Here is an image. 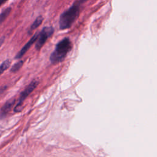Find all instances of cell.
<instances>
[{"label":"cell","instance_id":"6da1fadb","mask_svg":"<svg viewBox=\"0 0 157 157\" xmlns=\"http://www.w3.org/2000/svg\"><path fill=\"white\" fill-rule=\"evenodd\" d=\"M85 1L77 0L68 9L61 14L59 20L60 29H66L72 26L79 15L81 4Z\"/></svg>","mask_w":157,"mask_h":157},{"label":"cell","instance_id":"7a4b0ae2","mask_svg":"<svg viewBox=\"0 0 157 157\" xmlns=\"http://www.w3.org/2000/svg\"><path fill=\"white\" fill-rule=\"evenodd\" d=\"M71 42L69 38H64L60 40L56 45L54 51L50 55V62L55 64L63 61L68 52L71 50Z\"/></svg>","mask_w":157,"mask_h":157},{"label":"cell","instance_id":"3957f363","mask_svg":"<svg viewBox=\"0 0 157 157\" xmlns=\"http://www.w3.org/2000/svg\"><path fill=\"white\" fill-rule=\"evenodd\" d=\"M39 84V81L37 80L34 79L25 88V90L21 93L19 100L14 107L13 111L15 112H21L23 109V103L26 98L30 94L31 92L37 87Z\"/></svg>","mask_w":157,"mask_h":157},{"label":"cell","instance_id":"277c9868","mask_svg":"<svg viewBox=\"0 0 157 157\" xmlns=\"http://www.w3.org/2000/svg\"><path fill=\"white\" fill-rule=\"evenodd\" d=\"M53 32L54 29L52 26H45L42 28L41 31L39 33V36L36 40L35 48L37 50H40L47 39L53 34Z\"/></svg>","mask_w":157,"mask_h":157},{"label":"cell","instance_id":"5b68a950","mask_svg":"<svg viewBox=\"0 0 157 157\" xmlns=\"http://www.w3.org/2000/svg\"><path fill=\"white\" fill-rule=\"evenodd\" d=\"M39 36V33H36L33 36L29 39V40L23 47V48L18 52V53L15 56V59H20L29 49V48L33 45V44L37 40Z\"/></svg>","mask_w":157,"mask_h":157},{"label":"cell","instance_id":"8992f818","mask_svg":"<svg viewBox=\"0 0 157 157\" xmlns=\"http://www.w3.org/2000/svg\"><path fill=\"white\" fill-rule=\"evenodd\" d=\"M15 99L12 98L9 99L7 102H5V104L2 105L0 110V118H4L6 117V115L8 114L9 111L11 110L13 105L15 102Z\"/></svg>","mask_w":157,"mask_h":157},{"label":"cell","instance_id":"52a82bcc","mask_svg":"<svg viewBox=\"0 0 157 157\" xmlns=\"http://www.w3.org/2000/svg\"><path fill=\"white\" fill-rule=\"evenodd\" d=\"M43 20H44V18L42 15L38 16L36 18V20L34 21V22L32 23V25H31L29 29V33H31L33 31H34V29L37 28L42 24Z\"/></svg>","mask_w":157,"mask_h":157},{"label":"cell","instance_id":"ba28073f","mask_svg":"<svg viewBox=\"0 0 157 157\" xmlns=\"http://www.w3.org/2000/svg\"><path fill=\"white\" fill-rule=\"evenodd\" d=\"M11 10L12 8L10 7H8L0 13V25H1L2 22L7 18V17L10 14Z\"/></svg>","mask_w":157,"mask_h":157},{"label":"cell","instance_id":"9c48e42d","mask_svg":"<svg viewBox=\"0 0 157 157\" xmlns=\"http://www.w3.org/2000/svg\"><path fill=\"white\" fill-rule=\"evenodd\" d=\"M11 61L9 59H7L3 61L0 65V75H1L5 71H6L10 66Z\"/></svg>","mask_w":157,"mask_h":157},{"label":"cell","instance_id":"30bf717a","mask_svg":"<svg viewBox=\"0 0 157 157\" xmlns=\"http://www.w3.org/2000/svg\"><path fill=\"white\" fill-rule=\"evenodd\" d=\"M23 63H24V61L20 59V61H18L17 63H16L15 64L12 66V67L10 69V72L13 73L17 72L22 67V66L23 65Z\"/></svg>","mask_w":157,"mask_h":157},{"label":"cell","instance_id":"8fae6325","mask_svg":"<svg viewBox=\"0 0 157 157\" xmlns=\"http://www.w3.org/2000/svg\"><path fill=\"white\" fill-rule=\"evenodd\" d=\"M4 40H5V37H4V36H2V37L0 38V47H1V45H2V44L4 43Z\"/></svg>","mask_w":157,"mask_h":157},{"label":"cell","instance_id":"7c38bea8","mask_svg":"<svg viewBox=\"0 0 157 157\" xmlns=\"http://www.w3.org/2000/svg\"><path fill=\"white\" fill-rule=\"evenodd\" d=\"M6 86H3V87H1V88H0V94H1V93H2L4 90H6Z\"/></svg>","mask_w":157,"mask_h":157},{"label":"cell","instance_id":"4fadbf2b","mask_svg":"<svg viewBox=\"0 0 157 157\" xmlns=\"http://www.w3.org/2000/svg\"><path fill=\"white\" fill-rule=\"evenodd\" d=\"M7 1H8V0H0V7H1L4 3H5Z\"/></svg>","mask_w":157,"mask_h":157}]
</instances>
